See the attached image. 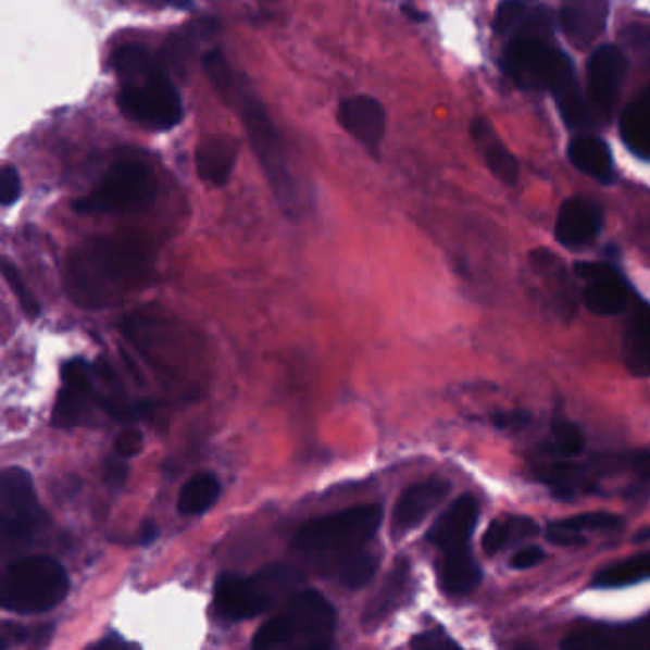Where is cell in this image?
I'll return each instance as SVG.
<instances>
[{
	"instance_id": "f546056e",
	"label": "cell",
	"mask_w": 650,
	"mask_h": 650,
	"mask_svg": "<svg viewBox=\"0 0 650 650\" xmlns=\"http://www.w3.org/2000/svg\"><path fill=\"white\" fill-rule=\"evenodd\" d=\"M535 267L536 273L543 280V285H548V290H550L548 295H550L551 303L555 305V310L563 317H571V313L574 311V295L565 270L548 252L535 255Z\"/></svg>"
},
{
	"instance_id": "2e32d148",
	"label": "cell",
	"mask_w": 650,
	"mask_h": 650,
	"mask_svg": "<svg viewBox=\"0 0 650 650\" xmlns=\"http://www.w3.org/2000/svg\"><path fill=\"white\" fill-rule=\"evenodd\" d=\"M450 485L447 480L432 479L407 488L393 511L391 533L396 538L409 535L420 523L449 496Z\"/></svg>"
},
{
	"instance_id": "277c9868",
	"label": "cell",
	"mask_w": 650,
	"mask_h": 650,
	"mask_svg": "<svg viewBox=\"0 0 650 650\" xmlns=\"http://www.w3.org/2000/svg\"><path fill=\"white\" fill-rule=\"evenodd\" d=\"M212 85L217 92L227 98L233 108L237 109L258 161L262 164L265 176L270 179L279 201L283 204H292L296 199V187L288 172L285 151L280 148L277 128L267 115L264 103L254 92V88L248 85L247 78L229 67L212 78Z\"/></svg>"
},
{
	"instance_id": "7a4b0ae2",
	"label": "cell",
	"mask_w": 650,
	"mask_h": 650,
	"mask_svg": "<svg viewBox=\"0 0 650 650\" xmlns=\"http://www.w3.org/2000/svg\"><path fill=\"white\" fill-rule=\"evenodd\" d=\"M111 65L121 80L116 101L126 118L153 130L178 126L184 105L161 55L141 45H126L111 55Z\"/></svg>"
},
{
	"instance_id": "6da1fadb",
	"label": "cell",
	"mask_w": 650,
	"mask_h": 650,
	"mask_svg": "<svg viewBox=\"0 0 650 650\" xmlns=\"http://www.w3.org/2000/svg\"><path fill=\"white\" fill-rule=\"evenodd\" d=\"M153 255L136 235L86 240L71 254L65 283L73 302L86 310H105L148 287Z\"/></svg>"
},
{
	"instance_id": "f6af8a7d",
	"label": "cell",
	"mask_w": 650,
	"mask_h": 650,
	"mask_svg": "<svg viewBox=\"0 0 650 650\" xmlns=\"http://www.w3.org/2000/svg\"><path fill=\"white\" fill-rule=\"evenodd\" d=\"M403 12L404 14H407V16L411 17V20H416V22H422V20H426V17H424V14H420V12H416V10L414 9H407V7H404Z\"/></svg>"
},
{
	"instance_id": "484cf974",
	"label": "cell",
	"mask_w": 650,
	"mask_h": 650,
	"mask_svg": "<svg viewBox=\"0 0 650 650\" xmlns=\"http://www.w3.org/2000/svg\"><path fill=\"white\" fill-rule=\"evenodd\" d=\"M568 157L578 171L586 172L591 178L599 179L603 184H611L614 178L611 149L599 138L580 136L571 141Z\"/></svg>"
},
{
	"instance_id": "bcb514c9",
	"label": "cell",
	"mask_w": 650,
	"mask_h": 650,
	"mask_svg": "<svg viewBox=\"0 0 650 650\" xmlns=\"http://www.w3.org/2000/svg\"><path fill=\"white\" fill-rule=\"evenodd\" d=\"M649 538H650L649 528H647V530H642L641 535L635 536V540H649Z\"/></svg>"
},
{
	"instance_id": "d590c367",
	"label": "cell",
	"mask_w": 650,
	"mask_h": 650,
	"mask_svg": "<svg viewBox=\"0 0 650 650\" xmlns=\"http://www.w3.org/2000/svg\"><path fill=\"white\" fill-rule=\"evenodd\" d=\"M2 275L9 283L10 290L16 295V300L20 302V308L25 311V315L32 318L39 317V302L27 287V283H25L16 265L10 264L9 260H2Z\"/></svg>"
},
{
	"instance_id": "ee69618b",
	"label": "cell",
	"mask_w": 650,
	"mask_h": 650,
	"mask_svg": "<svg viewBox=\"0 0 650 650\" xmlns=\"http://www.w3.org/2000/svg\"><path fill=\"white\" fill-rule=\"evenodd\" d=\"M157 536H159V528H157L155 523H143V527H141V535H140V542L143 546H149V543H153L157 540Z\"/></svg>"
},
{
	"instance_id": "7bdbcfd3",
	"label": "cell",
	"mask_w": 650,
	"mask_h": 650,
	"mask_svg": "<svg viewBox=\"0 0 650 650\" xmlns=\"http://www.w3.org/2000/svg\"><path fill=\"white\" fill-rule=\"evenodd\" d=\"M495 424L503 429H521L528 424V414L521 411L505 412L495 416Z\"/></svg>"
},
{
	"instance_id": "7402d4cb",
	"label": "cell",
	"mask_w": 650,
	"mask_h": 650,
	"mask_svg": "<svg viewBox=\"0 0 650 650\" xmlns=\"http://www.w3.org/2000/svg\"><path fill=\"white\" fill-rule=\"evenodd\" d=\"M622 527V518L607 511L582 513L576 517L561 518L548 527V540L559 546H573L586 542V535L591 533H611Z\"/></svg>"
},
{
	"instance_id": "d4e9b609",
	"label": "cell",
	"mask_w": 650,
	"mask_h": 650,
	"mask_svg": "<svg viewBox=\"0 0 650 650\" xmlns=\"http://www.w3.org/2000/svg\"><path fill=\"white\" fill-rule=\"evenodd\" d=\"M620 133L626 148L650 161V88L642 90L622 113Z\"/></svg>"
},
{
	"instance_id": "cb8c5ba5",
	"label": "cell",
	"mask_w": 650,
	"mask_h": 650,
	"mask_svg": "<svg viewBox=\"0 0 650 650\" xmlns=\"http://www.w3.org/2000/svg\"><path fill=\"white\" fill-rule=\"evenodd\" d=\"M239 143L227 138H212L202 141L197 149V174L202 182L222 187L232 176L233 166L237 163Z\"/></svg>"
},
{
	"instance_id": "8fae6325",
	"label": "cell",
	"mask_w": 650,
	"mask_h": 650,
	"mask_svg": "<svg viewBox=\"0 0 650 650\" xmlns=\"http://www.w3.org/2000/svg\"><path fill=\"white\" fill-rule=\"evenodd\" d=\"M571 62V58L551 45V39L517 35L505 48L503 71L527 90H551L555 78Z\"/></svg>"
},
{
	"instance_id": "f35d334b",
	"label": "cell",
	"mask_w": 650,
	"mask_h": 650,
	"mask_svg": "<svg viewBox=\"0 0 650 650\" xmlns=\"http://www.w3.org/2000/svg\"><path fill=\"white\" fill-rule=\"evenodd\" d=\"M141 449H143V435L136 427H126L123 434H118L115 439L116 457L124 458V460L138 457Z\"/></svg>"
},
{
	"instance_id": "ac0fdd59",
	"label": "cell",
	"mask_w": 650,
	"mask_h": 650,
	"mask_svg": "<svg viewBox=\"0 0 650 650\" xmlns=\"http://www.w3.org/2000/svg\"><path fill=\"white\" fill-rule=\"evenodd\" d=\"M603 227V210L591 199L573 197L559 210L555 235L566 248H580L596 239Z\"/></svg>"
},
{
	"instance_id": "ffe728a7",
	"label": "cell",
	"mask_w": 650,
	"mask_h": 650,
	"mask_svg": "<svg viewBox=\"0 0 650 650\" xmlns=\"http://www.w3.org/2000/svg\"><path fill=\"white\" fill-rule=\"evenodd\" d=\"M479 518V505L473 496H460L450 503L449 510L437 518L427 540L441 551L458 550L470 546L475 525Z\"/></svg>"
},
{
	"instance_id": "83f0119b",
	"label": "cell",
	"mask_w": 650,
	"mask_h": 650,
	"mask_svg": "<svg viewBox=\"0 0 650 650\" xmlns=\"http://www.w3.org/2000/svg\"><path fill=\"white\" fill-rule=\"evenodd\" d=\"M473 136L483 148V155L487 161L488 168L495 172L503 184L513 186L518 178L517 159L511 155L510 149L503 146L502 141L496 138L492 126L487 121H475L473 124Z\"/></svg>"
},
{
	"instance_id": "603a6c76",
	"label": "cell",
	"mask_w": 650,
	"mask_h": 650,
	"mask_svg": "<svg viewBox=\"0 0 650 650\" xmlns=\"http://www.w3.org/2000/svg\"><path fill=\"white\" fill-rule=\"evenodd\" d=\"M483 573L477 561L473 559L470 546L458 550L442 551V561L439 565V582L445 593L460 597L472 593L479 586Z\"/></svg>"
},
{
	"instance_id": "ab89813d",
	"label": "cell",
	"mask_w": 650,
	"mask_h": 650,
	"mask_svg": "<svg viewBox=\"0 0 650 650\" xmlns=\"http://www.w3.org/2000/svg\"><path fill=\"white\" fill-rule=\"evenodd\" d=\"M543 558H546V553H543L542 548L527 546V548H521L517 553H513L510 565L515 571H527V568H535L536 565H540Z\"/></svg>"
},
{
	"instance_id": "5bb4252c",
	"label": "cell",
	"mask_w": 650,
	"mask_h": 650,
	"mask_svg": "<svg viewBox=\"0 0 650 650\" xmlns=\"http://www.w3.org/2000/svg\"><path fill=\"white\" fill-rule=\"evenodd\" d=\"M576 275L584 280V303L596 315H616L629 302V287L612 265L603 262H580L576 264Z\"/></svg>"
},
{
	"instance_id": "e0dca14e",
	"label": "cell",
	"mask_w": 650,
	"mask_h": 650,
	"mask_svg": "<svg viewBox=\"0 0 650 650\" xmlns=\"http://www.w3.org/2000/svg\"><path fill=\"white\" fill-rule=\"evenodd\" d=\"M563 649H650V616L626 626L586 627L573 632L563 641Z\"/></svg>"
},
{
	"instance_id": "8992f818",
	"label": "cell",
	"mask_w": 650,
	"mask_h": 650,
	"mask_svg": "<svg viewBox=\"0 0 650 650\" xmlns=\"http://www.w3.org/2000/svg\"><path fill=\"white\" fill-rule=\"evenodd\" d=\"M303 574L287 565L265 566L252 576L224 574L214 586V609L229 620L254 618L300 588Z\"/></svg>"
},
{
	"instance_id": "9c48e42d",
	"label": "cell",
	"mask_w": 650,
	"mask_h": 650,
	"mask_svg": "<svg viewBox=\"0 0 650 650\" xmlns=\"http://www.w3.org/2000/svg\"><path fill=\"white\" fill-rule=\"evenodd\" d=\"M157 195L155 172L141 161H118L109 166L90 193L75 202L80 214H126L149 209Z\"/></svg>"
},
{
	"instance_id": "7c38bea8",
	"label": "cell",
	"mask_w": 650,
	"mask_h": 650,
	"mask_svg": "<svg viewBox=\"0 0 650 650\" xmlns=\"http://www.w3.org/2000/svg\"><path fill=\"white\" fill-rule=\"evenodd\" d=\"M626 73L627 58L622 48L604 45L591 54L588 63V105L593 121L607 123L611 118Z\"/></svg>"
},
{
	"instance_id": "d6986e66",
	"label": "cell",
	"mask_w": 650,
	"mask_h": 650,
	"mask_svg": "<svg viewBox=\"0 0 650 650\" xmlns=\"http://www.w3.org/2000/svg\"><path fill=\"white\" fill-rule=\"evenodd\" d=\"M607 0H563L559 10V25L576 47L586 48L596 42L607 27Z\"/></svg>"
},
{
	"instance_id": "60d3db41",
	"label": "cell",
	"mask_w": 650,
	"mask_h": 650,
	"mask_svg": "<svg viewBox=\"0 0 650 650\" xmlns=\"http://www.w3.org/2000/svg\"><path fill=\"white\" fill-rule=\"evenodd\" d=\"M128 477V465L124 464V458L109 460L105 465V483L111 488H123Z\"/></svg>"
},
{
	"instance_id": "d6a6232c",
	"label": "cell",
	"mask_w": 650,
	"mask_h": 650,
	"mask_svg": "<svg viewBox=\"0 0 650 650\" xmlns=\"http://www.w3.org/2000/svg\"><path fill=\"white\" fill-rule=\"evenodd\" d=\"M214 27H216V22L204 20V22L189 25L184 32L174 35L166 42L163 54H161L164 67H174V70L184 71L187 62L193 58L197 45L201 42L204 35H210V33L214 32Z\"/></svg>"
},
{
	"instance_id": "4dcf8cb0",
	"label": "cell",
	"mask_w": 650,
	"mask_h": 650,
	"mask_svg": "<svg viewBox=\"0 0 650 650\" xmlns=\"http://www.w3.org/2000/svg\"><path fill=\"white\" fill-rule=\"evenodd\" d=\"M650 578V551L634 555V558L624 559L618 563L604 566L603 571H599L593 580L596 588H626L632 584H639L642 580Z\"/></svg>"
},
{
	"instance_id": "1f68e13d",
	"label": "cell",
	"mask_w": 650,
	"mask_h": 650,
	"mask_svg": "<svg viewBox=\"0 0 650 650\" xmlns=\"http://www.w3.org/2000/svg\"><path fill=\"white\" fill-rule=\"evenodd\" d=\"M222 492L220 480L212 473H199L187 480L182 488L178 500V511L182 515H202L217 502Z\"/></svg>"
},
{
	"instance_id": "ba28073f",
	"label": "cell",
	"mask_w": 650,
	"mask_h": 650,
	"mask_svg": "<svg viewBox=\"0 0 650 650\" xmlns=\"http://www.w3.org/2000/svg\"><path fill=\"white\" fill-rule=\"evenodd\" d=\"M48 517L40 508L32 475L22 467H7L0 475V543L2 555L32 548L45 530Z\"/></svg>"
},
{
	"instance_id": "44dd1931",
	"label": "cell",
	"mask_w": 650,
	"mask_h": 650,
	"mask_svg": "<svg viewBox=\"0 0 650 650\" xmlns=\"http://www.w3.org/2000/svg\"><path fill=\"white\" fill-rule=\"evenodd\" d=\"M622 359L629 374L650 378V308L639 303L627 321L622 338Z\"/></svg>"
},
{
	"instance_id": "74e56055",
	"label": "cell",
	"mask_w": 650,
	"mask_h": 650,
	"mask_svg": "<svg viewBox=\"0 0 650 650\" xmlns=\"http://www.w3.org/2000/svg\"><path fill=\"white\" fill-rule=\"evenodd\" d=\"M20 197H22V178H20V172H17L16 166L7 164L2 168V174H0V202L4 207H10V204L17 202Z\"/></svg>"
},
{
	"instance_id": "3957f363",
	"label": "cell",
	"mask_w": 650,
	"mask_h": 650,
	"mask_svg": "<svg viewBox=\"0 0 650 650\" xmlns=\"http://www.w3.org/2000/svg\"><path fill=\"white\" fill-rule=\"evenodd\" d=\"M384 510L378 503H364L357 508L313 518L296 533V553L308 565L328 573L353 558L376 535Z\"/></svg>"
},
{
	"instance_id": "52a82bcc",
	"label": "cell",
	"mask_w": 650,
	"mask_h": 650,
	"mask_svg": "<svg viewBox=\"0 0 650 650\" xmlns=\"http://www.w3.org/2000/svg\"><path fill=\"white\" fill-rule=\"evenodd\" d=\"M70 591L67 573L55 559L29 555L14 561L0 580V603L17 614H42L62 603Z\"/></svg>"
},
{
	"instance_id": "30bf717a",
	"label": "cell",
	"mask_w": 650,
	"mask_h": 650,
	"mask_svg": "<svg viewBox=\"0 0 650 650\" xmlns=\"http://www.w3.org/2000/svg\"><path fill=\"white\" fill-rule=\"evenodd\" d=\"M626 472H634L639 477L650 475L649 452L596 458L589 462H553L546 465L540 477L553 488L555 495L573 498L580 492H593L599 480Z\"/></svg>"
},
{
	"instance_id": "4fadbf2b",
	"label": "cell",
	"mask_w": 650,
	"mask_h": 650,
	"mask_svg": "<svg viewBox=\"0 0 650 650\" xmlns=\"http://www.w3.org/2000/svg\"><path fill=\"white\" fill-rule=\"evenodd\" d=\"M62 382L63 386L52 412V424L55 427L80 426L93 407H98L93 368L83 359H71L62 366Z\"/></svg>"
},
{
	"instance_id": "5b68a950",
	"label": "cell",
	"mask_w": 650,
	"mask_h": 650,
	"mask_svg": "<svg viewBox=\"0 0 650 650\" xmlns=\"http://www.w3.org/2000/svg\"><path fill=\"white\" fill-rule=\"evenodd\" d=\"M336 611L318 591H298L254 635V649H323L330 645Z\"/></svg>"
},
{
	"instance_id": "b9f144b4",
	"label": "cell",
	"mask_w": 650,
	"mask_h": 650,
	"mask_svg": "<svg viewBox=\"0 0 650 650\" xmlns=\"http://www.w3.org/2000/svg\"><path fill=\"white\" fill-rule=\"evenodd\" d=\"M452 645H454L452 639L441 632H427V634L418 635L412 641V647H416V649H442V647H452Z\"/></svg>"
},
{
	"instance_id": "9a60e30c",
	"label": "cell",
	"mask_w": 650,
	"mask_h": 650,
	"mask_svg": "<svg viewBox=\"0 0 650 650\" xmlns=\"http://www.w3.org/2000/svg\"><path fill=\"white\" fill-rule=\"evenodd\" d=\"M338 121L357 141L378 155L379 143L386 136V111L382 103L368 96L348 98L338 108Z\"/></svg>"
},
{
	"instance_id": "e575fe53",
	"label": "cell",
	"mask_w": 650,
	"mask_h": 650,
	"mask_svg": "<svg viewBox=\"0 0 650 650\" xmlns=\"http://www.w3.org/2000/svg\"><path fill=\"white\" fill-rule=\"evenodd\" d=\"M376 571H378V558L366 551H359L340 566L341 586L348 589L363 588L374 578Z\"/></svg>"
},
{
	"instance_id": "8d00e7d4",
	"label": "cell",
	"mask_w": 650,
	"mask_h": 650,
	"mask_svg": "<svg viewBox=\"0 0 650 650\" xmlns=\"http://www.w3.org/2000/svg\"><path fill=\"white\" fill-rule=\"evenodd\" d=\"M523 9H525V0H503L496 10V32L500 35H513Z\"/></svg>"
},
{
	"instance_id": "4316f807",
	"label": "cell",
	"mask_w": 650,
	"mask_h": 650,
	"mask_svg": "<svg viewBox=\"0 0 650 650\" xmlns=\"http://www.w3.org/2000/svg\"><path fill=\"white\" fill-rule=\"evenodd\" d=\"M409 576H411V568L407 561H399L393 566V571L389 573L384 586L378 591V596L372 599L371 604L364 611L363 622L364 626H374L379 624L396 611L399 603L403 601L407 588H409Z\"/></svg>"
},
{
	"instance_id": "f1b7e54d",
	"label": "cell",
	"mask_w": 650,
	"mask_h": 650,
	"mask_svg": "<svg viewBox=\"0 0 650 650\" xmlns=\"http://www.w3.org/2000/svg\"><path fill=\"white\" fill-rule=\"evenodd\" d=\"M538 535H540V527L533 518L521 517V515L500 518L488 525L487 533L483 536V550L487 551L488 555H495L498 551L505 550L510 543L521 542Z\"/></svg>"
},
{
	"instance_id": "836d02e7",
	"label": "cell",
	"mask_w": 650,
	"mask_h": 650,
	"mask_svg": "<svg viewBox=\"0 0 650 650\" xmlns=\"http://www.w3.org/2000/svg\"><path fill=\"white\" fill-rule=\"evenodd\" d=\"M551 450L563 458L578 457L586 449V435L574 422L559 418L551 424Z\"/></svg>"
}]
</instances>
